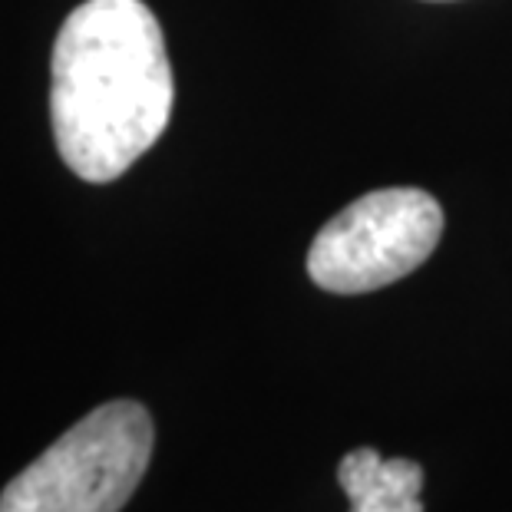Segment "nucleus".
<instances>
[{"label":"nucleus","instance_id":"obj_1","mask_svg":"<svg viewBox=\"0 0 512 512\" xmlns=\"http://www.w3.org/2000/svg\"><path fill=\"white\" fill-rule=\"evenodd\" d=\"M50 119L83 182H113L166 133L176 86L166 40L143 0H86L53 43Z\"/></svg>","mask_w":512,"mask_h":512},{"label":"nucleus","instance_id":"obj_3","mask_svg":"<svg viewBox=\"0 0 512 512\" xmlns=\"http://www.w3.org/2000/svg\"><path fill=\"white\" fill-rule=\"evenodd\" d=\"M443 209L430 192L394 185L361 195L314 235L308 275L331 294H367L407 278L433 255Z\"/></svg>","mask_w":512,"mask_h":512},{"label":"nucleus","instance_id":"obj_4","mask_svg":"<svg viewBox=\"0 0 512 512\" xmlns=\"http://www.w3.org/2000/svg\"><path fill=\"white\" fill-rule=\"evenodd\" d=\"M337 483L351 499V512H423V466L417 460H384L361 446L337 466Z\"/></svg>","mask_w":512,"mask_h":512},{"label":"nucleus","instance_id":"obj_2","mask_svg":"<svg viewBox=\"0 0 512 512\" xmlns=\"http://www.w3.org/2000/svg\"><path fill=\"white\" fill-rule=\"evenodd\" d=\"M152 443L143 403H103L10 479L0 512H119L143 483Z\"/></svg>","mask_w":512,"mask_h":512}]
</instances>
